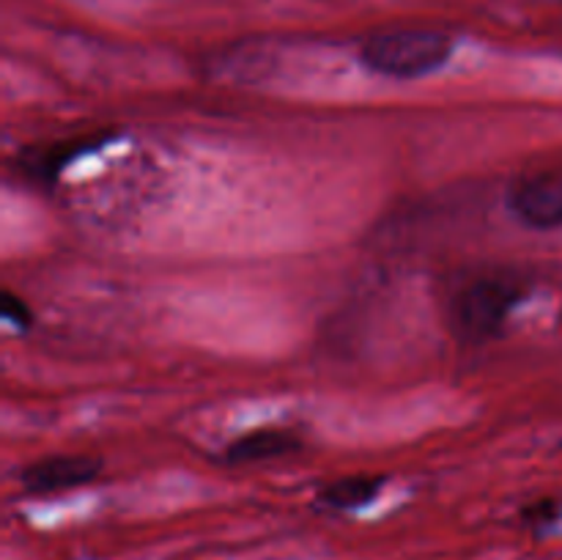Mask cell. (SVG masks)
Returning a JSON list of instances; mask_svg holds the SVG:
<instances>
[{
    "instance_id": "cell-1",
    "label": "cell",
    "mask_w": 562,
    "mask_h": 560,
    "mask_svg": "<svg viewBox=\"0 0 562 560\" xmlns=\"http://www.w3.org/2000/svg\"><path fill=\"white\" fill-rule=\"evenodd\" d=\"M530 294V278L519 269H486L459 285L448 305V327L464 346H483L499 338L521 300Z\"/></svg>"
},
{
    "instance_id": "cell-2",
    "label": "cell",
    "mask_w": 562,
    "mask_h": 560,
    "mask_svg": "<svg viewBox=\"0 0 562 560\" xmlns=\"http://www.w3.org/2000/svg\"><path fill=\"white\" fill-rule=\"evenodd\" d=\"M453 36L431 27H398L366 38L360 60L379 77L417 80L442 69L453 55Z\"/></svg>"
},
{
    "instance_id": "cell-3",
    "label": "cell",
    "mask_w": 562,
    "mask_h": 560,
    "mask_svg": "<svg viewBox=\"0 0 562 560\" xmlns=\"http://www.w3.org/2000/svg\"><path fill=\"white\" fill-rule=\"evenodd\" d=\"M508 209L532 231L562 228V168L516 179L508 190Z\"/></svg>"
},
{
    "instance_id": "cell-4",
    "label": "cell",
    "mask_w": 562,
    "mask_h": 560,
    "mask_svg": "<svg viewBox=\"0 0 562 560\" xmlns=\"http://www.w3.org/2000/svg\"><path fill=\"white\" fill-rule=\"evenodd\" d=\"M110 132H88V135H71L60 137V141L38 143V146H27L16 154V173L22 179L33 181L38 187H49L58 181L64 173L66 165L75 163L82 154L93 152L102 143L110 141Z\"/></svg>"
},
{
    "instance_id": "cell-5",
    "label": "cell",
    "mask_w": 562,
    "mask_h": 560,
    "mask_svg": "<svg viewBox=\"0 0 562 560\" xmlns=\"http://www.w3.org/2000/svg\"><path fill=\"white\" fill-rule=\"evenodd\" d=\"M102 467V459L86 453L44 456V459L22 467L20 486L25 489L27 494L66 492V489H77L97 481Z\"/></svg>"
},
{
    "instance_id": "cell-6",
    "label": "cell",
    "mask_w": 562,
    "mask_h": 560,
    "mask_svg": "<svg viewBox=\"0 0 562 560\" xmlns=\"http://www.w3.org/2000/svg\"><path fill=\"white\" fill-rule=\"evenodd\" d=\"M302 450V437L291 428L267 426L252 428V432L241 434L234 443L225 448L223 461L225 464H261V461L285 459Z\"/></svg>"
},
{
    "instance_id": "cell-7",
    "label": "cell",
    "mask_w": 562,
    "mask_h": 560,
    "mask_svg": "<svg viewBox=\"0 0 562 560\" xmlns=\"http://www.w3.org/2000/svg\"><path fill=\"white\" fill-rule=\"evenodd\" d=\"M382 486L384 478L379 475H346L327 483L322 489V494H318V500L335 511H357L371 503Z\"/></svg>"
},
{
    "instance_id": "cell-8",
    "label": "cell",
    "mask_w": 562,
    "mask_h": 560,
    "mask_svg": "<svg viewBox=\"0 0 562 560\" xmlns=\"http://www.w3.org/2000/svg\"><path fill=\"white\" fill-rule=\"evenodd\" d=\"M0 313H3L5 322L14 324V327L20 329H27L33 322V313L31 307H27V302L11 294V291H3V296H0Z\"/></svg>"
},
{
    "instance_id": "cell-9",
    "label": "cell",
    "mask_w": 562,
    "mask_h": 560,
    "mask_svg": "<svg viewBox=\"0 0 562 560\" xmlns=\"http://www.w3.org/2000/svg\"><path fill=\"white\" fill-rule=\"evenodd\" d=\"M560 503L558 500H538V503L527 505L525 511H521V516H525V522L530 527H536V530H541V527L552 525V522H558L560 516Z\"/></svg>"
}]
</instances>
